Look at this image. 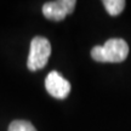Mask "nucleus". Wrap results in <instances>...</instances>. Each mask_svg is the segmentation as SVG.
Here are the masks:
<instances>
[{
    "label": "nucleus",
    "instance_id": "nucleus-1",
    "mask_svg": "<svg viewBox=\"0 0 131 131\" xmlns=\"http://www.w3.org/2000/svg\"><path fill=\"white\" fill-rule=\"evenodd\" d=\"M129 55V45L124 39L112 38L104 45L92 47L91 57L101 63H120L126 60Z\"/></svg>",
    "mask_w": 131,
    "mask_h": 131
},
{
    "label": "nucleus",
    "instance_id": "nucleus-2",
    "mask_svg": "<svg viewBox=\"0 0 131 131\" xmlns=\"http://www.w3.org/2000/svg\"><path fill=\"white\" fill-rule=\"evenodd\" d=\"M51 55V44L44 37H34L30 41V50L28 55L27 67L29 70L42 69L46 66Z\"/></svg>",
    "mask_w": 131,
    "mask_h": 131
},
{
    "label": "nucleus",
    "instance_id": "nucleus-3",
    "mask_svg": "<svg viewBox=\"0 0 131 131\" xmlns=\"http://www.w3.org/2000/svg\"><path fill=\"white\" fill-rule=\"evenodd\" d=\"M77 5L75 0H57L50 1L42 6V15L51 21H62L67 15L74 11Z\"/></svg>",
    "mask_w": 131,
    "mask_h": 131
},
{
    "label": "nucleus",
    "instance_id": "nucleus-4",
    "mask_svg": "<svg viewBox=\"0 0 131 131\" xmlns=\"http://www.w3.org/2000/svg\"><path fill=\"white\" fill-rule=\"evenodd\" d=\"M45 89L52 97L57 100H64L70 92V84L58 72L52 70L45 79Z\"/></svg>",
    "mask_w": 131,
    "mask_h": 131
},
{
    "label": "nucleus",
    "instance_id": "nucleus-5",
    "mask_svg": "<svg viewBox=\"0 0 131 131\" xmlns=\"http://www.w3.org/2000/svg\"><path fill=\"white\" fill-rule=\"evenodd\" d=\"M102 4L111 16H118L125 7L124 0H103Z\"/></svg>",
    "mask_w": 131,
    "mask_h": 131
},
{
    "label": "nucleus",
    "instance_id": "nucleus-6",
    "mask_svg": "<svg viewBox=\"0 0 131 131\" xmlns=\"http://www.w3.org/2000/svg\"><path fill=\"white\" fill-rule=\"evenodd\" d=\"M9 131H37V129L27 120H14L10 124Z\"/></svg>",
    "mask_w": 131,
    "mask_h": 131
}]
</instances>
